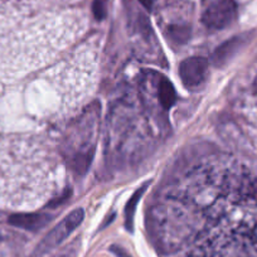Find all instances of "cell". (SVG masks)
I'll use <instances>...</instances> for the list:
<instances>
[{"mask_svg":"<svg viewBox=\"0 0 257 257\" xmlns=\"http://www.w3.org/2000/svg\"><path fill=\"white\" fill-rule=\"evenodd\" d=\"M107 3L108 0H93L92 12L97 21H103L107 16Z\"/></svg>","mask_w":257,"mask_h":257,"instance_id":"9","label":"cell"},{"mask_svg":"<svg viewBox=\"0 0 257 257\" xmlns=\"http://www.w3.org/2000/svg\"><path fill=\"white\" fill-rule=\"evenodd\" d=\"M148 185L149 183H145L144 185L139 188L137 192L134 193L132 196V198L128 199L127 204L125 207V227L127 228V231H133V224H134V216H135V212H137V207L139 204L140 199H142L143 194L145 193L147 190Z\"/></svg>","mask_w":257,"mask_h":257,"instance_id":"7","label":"cell"},{"mask_svg":"<svg viewBox=\"0 0 257 257\" xmlns=\"http://www.w3.org/2000/svg\"><path fill=\"white\" fill-rule=\"evenodd\" d=\"M49 221L51 216L44 213H18L13 214L9 218V223L12 226L33 232L46 227Z\"/></svg>","mask_w":257,"mask_h":257,"instance_id":"5","label":"cell"},{"mask_svg":"<svg viewBox=\"0 0 257 257\" xmlns=\"http://www.w3.org/2000/svg\"><path fill=\"white\" fill-rule=\"evenodd\" d=\"M83 218H85V212H83L82 208H77L71 212L56 227H53L51 232H48L43 237V239L37 246L34 254L36 256H43V254L48 253L49 251L56 248L57 246H59L64 239L67 238L82 223Z\"/></svg>","mask_w":257,"mask_h":257,"instance_id":"2","label":"cell"},{"mask_svg":"<svg viewBox=\"0 0 257 257\" xmlns=\"http://www.w3.org/2000/svg\"><path fill=\"white\" fill-rule=\"evenodd\" d=\"M247 42H248V37L243 34V36L232 37L231 39L222 43L212 54V62L214 66L216 67L224 66L237 52H239L242 47L246 46Z\"/></svg>","mask_w":257,"mask_h":257,"instance_id":"4","label":"cell"},{"mask_svg":"<svg viewBox=\"0 0 257 257\" xmlns=\"http://www.w3.org/2000/svg\"><path fill=\"white\" fill-rule=\"evenodd\" d=\"M111 251L116 254V257H132L130 254L126 253L122 248H120V247H117V246L111 247Z\"/></svg>","mask_w":257,"mask_h":257,"instance_id":"10","label":"cell"},{"mask_svg":"<svg viewBox=\"0 0 257 257\" xmlns=\"http://www.w3.org/2000/svg\"><path fill=\"white\" fill-rule=\"evenodd\" d=\"M167 37L175 46L185 44L190 38V27L184 24H173L168 27Z\"/></svg>","mask_w":257,"mask_h":257,"instance_id":"8","label":"cell"},{"mask_svg":"<svg viewBox=\"0 0 257 257\" xmlns=\"http://www.w3.org/2000/svg\"><path fill=\"white\" fill-rule=\"evenodd\" d=\"M158 95L159 101L164 110H169L177 102V92L173 83L164 76H160L159 85H158Z\"/></svg>","mask_w":257,"mask_h":257,"instance_id":"6","label":"cell"},{"mask_svg":"<svg viewBox=\"0 0 257 257\" xmlns=\"http://www.w3.org/2000/svg\"><path fill=\"white\" fill-rule=\"evenodd\" d=\"M208 59L204 57H189L179 66V76L188 90L197 88L206 81L208 73Z\"/></svg>","mask_w":257,"mask_h":257,"instance_id":"3","label":"cell"},{"mask_svg":"<svg viewBox=\"0 0 257 257\" xmlns=\"http://www.w3.org/2000/svg\"><path fill=\"white\" fill-rule=\"evenodd\" d=\"M236 18L234 0H203L202 2V23L212 31L227 28Z\"/></svg>","mask_w":257,"mask_h":257,"instance_id":"1","label":"cell"}]
</instances>
